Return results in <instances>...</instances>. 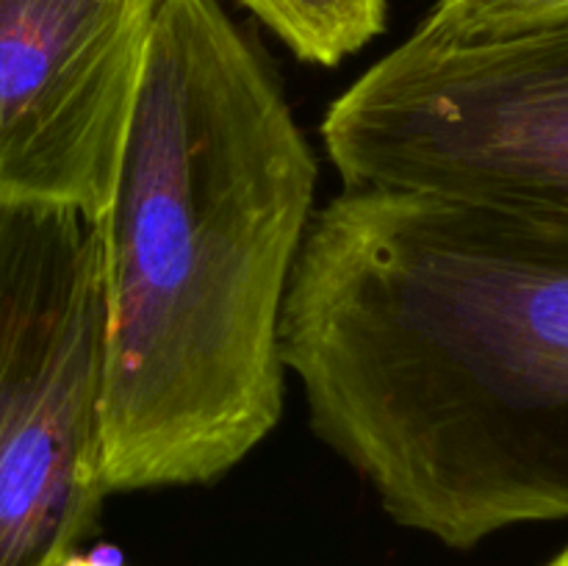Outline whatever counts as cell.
<instances>
[{"label":"cell","mask_w":568,"mask_h":566,"mask_svg":"<svg viewBox=\"0 0 568 566\" xmlns=\"http://www.w3.org/2000/svg\"><path fill=\"white\" fill-rule=\"evenodd\" d=\"M281 355L397 525L469 549L568 519V216L344 186L305 233Z\"/></svg>","instance_id":"6da1fadb"},{"label":"cell","mask_w":568,"mask_h":566,"mask_svg":"<svg viewBox=\"0 0 568 566\" xmlns=\"http://www.w3.org/2000/svg\"><path fill=\"white\" fill-rule=\"evenodd\" d=\"M316 155L220 0H161L100 214L109 492L203 486L283 414L281 316Z\"/></svg>","instance_id":"7a4b0ae2"},{"label":"cell","mask_w":568,"mask_h":566,"mask_svg":"<svg viewBox=\"0 0 568 566\" xmlns=\"http://www.w3.org/2000/svg\"><path fill=\"white\" fill-rule=\"evenodd\" d=\"M347 189L568 216V14L488 33L422 22L322 117Z\"/></svg>","instance_id":"3957f363"},{"label":"cell","mask_w":568,"mask_h":566,"mask_svg":"<svg viewBox=\"0 0 568 566\" xmlns=\"http://www.w3.org/2000/svg\"><path fill=\"white\" fill-rule=\"evenodd\" d=\"M103 344L98 222L0 205V566H59L98 525Z\"/></svg>","instance_id":"277c9868"},{"label":"cell","mask_w":568,"mask_h":566,"mask_svg":"<svg viewBox=\"0 0 568 566\" xmlns=\"http://www.w3.org/2000/svg\"><path fill=\"white\" fill-rule=\"evenodd\" d=\"M161 0H0V205L100 220Z\"/></svg>","instance_id":"5b68a950"},{"label":"cell","mask_w":568,"mask_h":566,"mask_svg":"<svg viewBox=\"0 0 568 566\" xmlns=\"http://www.w3.org/2000/svg\"><path fill=\"white\" fill-rule=\"evenodd\" d=\"M300 61L336 67L381 37L386 0H239Z\"/></svg>","instance_id":"8992f818"},{"label":"cell","mask_w":568,"mask_h":566,"mask_svg":"<svg viewBox=\"0 0 568 566\" xmlns=\"http://www.w3.org/2000/svg\"><path fill=\"white\" fill-rule=\"evenodd\" d=\"M568 14V0H436L433 26L455 33H488Z\"/></svg>","instance_id":"52a82bcc"},{"label":"cell","mask_w":568,"mask_h":566,"mask_svg":"<svg viewBox=\"0 0 568 566\" xmlns=\"http://www.w3.org/2000/svg\"><path fill=\"white\" fill-rule=\"evenodd\" d=\"M59 566H105V564H100V560H92V558H87V555H78V553H72L70 558H64V560H61Z\"/></svg>","instance_id":"ba28073f"},{"label":"cell","mask_w":568,"mask_h":566,"mask_svg":"<svg viewBox=\"0 0 568 566\" xmlns=\"http://www.w3.org/2000/svg\"><path fill=\"white\" fill-rule=\"evenodd\" d=\"M549 566H568V547L564 549V553H560L558 555V558H555L552 560V564H549Z\"/></svg>","instance_id":"9c48e42d"}]
</instances>
